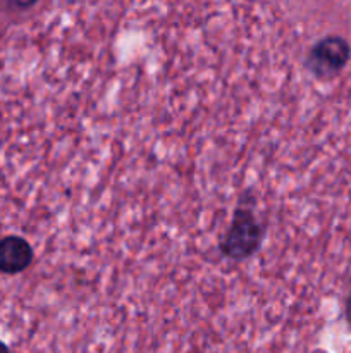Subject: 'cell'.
Here are the masks:
<instances>
[{"label": "cell", "mask_w": 351, "mask_h": 353, "mask_svg": "<svg viewBox=\"0 0 351 353\" xmlns=\"http://www.w3.org/2000/svg\"><path fill=\"white\" fill-rule=\"evenodd\" d=\"M6 2H7V6L12 7V9L24 10V9H30V7H33L38 0H6Z\"/></svg>", "instance_id": "4"}, {"label": "cell", "mask_w": 351, "mask_h": 353, "mask_svg": "<svg viewBox=\"0 0 351 353\" xmlns=\"http://www.w3.org/2000/svg\"><path fill=\"white\" fill-rule=\"evenodd\" d=\"M0 353H10L9 348H7V345L2 343V341H0Z\"/></svg>", "instance_id": "6"}, {"label": "cell", "mask_w": 351, "mask_h": 353, "mask_svg": "<svg viewBox=\"0 0 351 353\" xmlns=\"http://www.w3.org/2000/svg\"><path fill=\"white\" fill-rule=\"evenodd\" d=\"M351 57V47L343 37L330 34L317 41L308 52L306 68L320 79H330L339 74Z\"/></svg>", "instance_id": "2"}, {"label": "cell", "mask_w": 351, "mask_h": 353, "mask_svg": "<svg viewBox=\"0 0 351 353\" xmlns=\"http://www.w3.org/2000/svg\"><path fill=\"white\" fill-rule=\"evenodd\" d=\"M33 262V248L24 238L6 236L0 240V272L17 274Z\"/></svg>", "instance_id": "3"}, {"label": "cell", "mask_w": 351, "mask_h": 353, "mask_svg": "<svg viewBox=\"0 0 351 353\" xmlns=\"http://www.w3.org/2000/svg\"><path fill=\"white\" fill-rule=\"evenodd\" d=\"M344 314H346V321L351 327V293L346 300V305H344Z\"/></svg>", "instance_id": "5"}, {"label": "cell", "mask_w": 351, "mask_h": 353, "mask_svg": "<svg viewBox=\"0 0 351 353\" xmlns=\"http://www.w3.org/2000/svg\"><path fill=\"white\" fill-rule=\"evenodd\" d=\"M262 238H264V230L255 219L251 210L240 207L234 212L233 223L226 236L220 241V252L227 259L243 261V259L251 257L260 248Z\"/></svg>", "instance_id": "1"}]
</instances>
